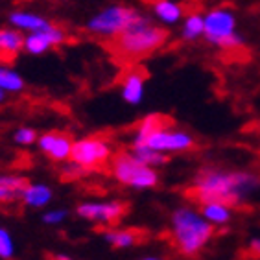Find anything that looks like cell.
<instances>
[{"mask_svg": "<svg viewBox=\"0 0 260 260\" xmlns=\"http://www.w3.org/2000/svg\"><path fill=\"white\" fill-rule=\"evenodd\" d=\"M133 155L148 166L165 165L166 160H168V157L162 155V151L153 150V148H150L148 144H137V142H133Z\"/></svg>", "mask_w": 260, "mask_h": 260, "instance_id": "obj_19", "label": "cell"}, {"mask_svg": "<svg viewBox=\"0 0 260 260\" xmlns=\"http://www.w3.org/2000/svg\"><path fill=\"white\" fill-rule=\"evenodd\" d=\"M65 216H67L65 210H52V212H46V214L43 216V221H45V223H57V221H61Z\"/></svg>", "mask_w": 260, "mask_h": 260, "instance_id": "obj_26", "label": "cell"}, {"mask_svg": "<svg viewBox=\"0 0 260 260\" xmlns=\"http://www.w3.org/2000/svg\"><path fill=\"white\" fill-rule=\"evenodd\" d=\"M203 30H205V22H203L201 15L198 11H192L185 24V39H196L198 35L203 34Z\"/></svg>", "mask_w": 260, "mask_h": 260, "instance_id": "obj_22", "label": "cell"}, {"mask_svg": "<svg viewBox=\"0 0 260 260\" xmlns=\"http://www.w3.org/2000/svg\"><path fill=\"white\" fill-rule=\"evenodd\" d=\"M15 140L19 144H34L35 140H37V133L34 129H30V127H22V129H19L15 133Z\"/></svg>", "mask_w": 260, "mask_h": 260, "instance_id": "obj_25", "label": "cell"}, {"mask_svg": "<svg viewBox=\"0 0 260 260\" xmlns=\"http://www.w3.org/2000/svg\"><path fill=\"white\" fill-rule=\"evenodd\" d=\"M70 159L72 162L80 165L81 168H85L87 172L102 170L111 160V146L102 137L81 139L72 144Z\"/></svg>", "mask_w": 260, "mask_h": 260, "instance_id": "obj_6", "label": "cell"}, {"mask_svg": "<svg viewBox=\"0 0 260 260\" xmlns=\"http://www.w3.org/2000/svg\"><path fill=\"white\" fill-rule=\"evenodd\" d=\"M24 37L19 31L0 30V63H11L24 48Z\"/></svg>", "mask_w": 260, "mask_h": 260, "instance_id": "obj_13", "label": "cell"}, {"mask_svg": "<svg viewBox=\"0 0 260 260\" xmlns=\"http://www.w3.org/2000/svg\"><path fill=\"white\" fill-rule=\"evenodd\" d=\"M76 212L89 221H96L102 225H116L129 212V205L125 201H107V203H81Z\"/></svg>", "mask_w": 260, "mask_h": 260, "instance_id": "obj_7", "label": "cell"}, {"mask_svg": "<svg viewBox=\"0 0 260 260\" xmlns=\"http://www.w3.org/2000/svg\"><path fill=\"white\" fill-rule=\"evenodd\" d=\"M170 37V31L151 24L148 17L140 15L124 31L113 39L104 41L105 48L113 55V59L120 65H131L140 59H146L155 50H159Z\"/></svg>", "mask_w": 260, "mask_h": 260, "instance_id": "obj_2", "label": "cell"}, {"mask_svg": "<svg viewBox=\"0 0 260 260\" xmlns=\"http://www.w3.org/2000/svg\"><path fill=\"white\" fill-rule=\"evenodd\" d=\"M146 4L153 8L157 15L162 20H168V22H174L183 15V8L179 4H175L172 0H144Z\"/></svg>", "mask_w": 260, "mask_h": 260, "instance_id": "obj_18", "label": "cell"}, {"mask_svg": "<svg viewBox=\"0 0 260 260\" xmlns=\"http://www.w3.org/2000/svg\"><path fill=\"white\" fill-rule=\"evenodd\" d=\"M11 22L20 26V28L34 30V31L45 30L46 26L50 24V22H46L45 19H41V17H37V15H30V13H13V15H11Z\"/></svg>", "mask_w": 260, "mask_h": 260, "instance_id": "obj_21", "label": "cell"}, {"mask_svg": "<svg viewBox=\"0 0 260 260\" xmlns=\"http://www.w3.org/2000/svg\"><path fill=\"white\" fill-rule=\"evenodd\" d=\"M67 39V31L57 24H48L45 30L35 31L24 41V48L31 54H41L48 50L52 45H61Z\"/></svg>", "mask_w": 260, "mask_h": 260, "instance_id": "obj_12", "label": "cell"}, {"mask_svg": "<svg viewBox=\"0 0 260 260\" xmlns=\"http://www.w3.org/2000/svg\"><path fill=\"white\" fill-rule=\"evenodd\" d=\"M247 255L251 258H260V238L251 240V244L247 245Z\"/></svg>", "mask_w": 260, "mask_h": 260, "instance_id": "obj_27", "label": "cell"}, {"mask_svg": "<svg viewBox=\"0 0 260 260\" xmlns=\"http://www.w3.org/2000/svg\"><path fill=\"white\" fill-rule=\"evenodd\" d=\"M137 144H148L157 151H186L194 148V139L183 131H172V127L153 131L144 139V142Z\"/></svg>", "mask_w": 260, "mask_h": 260, "instance_id": "obj_8", "label": "cell"}, {"mask_svg": "<svg viewBox=\"0 0 260 260\" xmlns=\"http://www.w3.org/2000/svg\"><path fill=\"white\" fill-rule=\"evenodd\" d=\"M30 185V181L26 177H19V175H2L0 177V205L6 203H13V201L20 200L22 190Z\"/></svg>", "mask_w": 260, "mask_h": 260, "instance_id": "obj_14", "label": "cell"}, {"mask_svg": "<svg viewBox=\"0 0 260 260\" xmlns=\"http://www.w3.org/2000/svg\"><path fill=\"white\" fill-rule=\"evenodd\" d=\"M139 17L140 13L137 10H133V8H127V6H113V8H107L105 11H102L100 15H96L89 22L87 28H89V31L92 35H98L104 41H107V39H113L120 31H124Z\"/></svg>", "mask_w": 260, "mask_h": 260, "instance_id": "obj_5", "label": "cell"}, {"mask_svg": "<svg viewBox=\"0 0 260 260\" xmlns=\"http://www.w3.org/2000/svg\"><path fill=\"white\" fill-rule=\"evenodd\" d=\"M144 260H160V258H144Z\"/></svg>", "mask_w": 260, "mask_h": 260, "instance_id": "obj_29", "label": "cell"}, {"mask_svg": "<svg viewBox=\"0 0 260 260\" xmlns=\"http://www.w3.org/2000/svg\"><path fill=\"white\" fill-rule=\"evenodd\" d=\"M0 256L2 258H11L13 256V242H11L8 231L0 229Z\"/></svg>", "mask_w": 260, "mask_h": 260, "instance_id": "obj_24", "label": "cell"}, {"mask_svg": "<svg viewBox=\"0 0 260 260\" xmlns=\"http://www.w3.org/2000/svg\"><path fill=\"white\" fill-rule=\"evenodd\" d=\"M22 87H24V83H22V80H20L19 74L11 72V70L0 69V89L20 90Z\"/></svg>", "mask_w": 260, "mask_h": 260, "instance_id": "obj_23", "label": "cell"}, {"mask_svg": "<svg viewBox=\"0 0 260 260\" xmlns=\"http://www.w3.org/2000/svg\"><path fill=\"white\" fill-rule=\"evenodd\" d=\"M50 260H72V258H70V256H67V255H52Z\"/></svg>", "mask_w": 260, "mask_h": 260, "instance_id": "obj_28", "label": "cell"}, {"mask_svg": "<svg viewBox=\"0 0 260 260\" xmlns=\"http://www.w3.org/2000/svg\"><path fill=\"white\" fill-rule=\"evenodd\" d=\"M260 186L258 177L245 172H223L218 168H201L196 174L186 196L196 203H223L238 207Z\"/></svg>", "mask_w": 260, "mask_h": 260, "instance_id": "obj_1", "label": "cell"}, {"mask_svg": "<svg viewBox=\"0 0 260 260\" xmlns=\"http://www.w3.org/2000/svg\"><path fill=\"white\" fill-rule=\"evenodd\" d=\"M72 137L65 131H48L39 137V148L52 160H65L72 151Z\"/></svg>", "mask_w": 260, "mask_h": 260, "instance_id": "obj_11", "label": "cell"}, {"mask_svg": "<svg viewBox=\"0 0 260 260\" xmlns=\"http://www.w3.org/2000/svg\"><path fill=\"white\" fill-rule=\"evenodd\" d=\"M146 76H148V72L142 67L135 65V63L124 65V70L118 76V83L122 85V96H124L125 102L139 104L140 98H142Z\"/></svg>", "mask_w": 260, "mask_h": 260, "instance_id": "obj_9", "label": "cell"}, {"mask_svg": "<svg viewBox=\"0 0 260 260\" xmlns=\"http://www.w3.org/2000/svg\"><path fill=\"white\" fill-rule=\"evenodd\" d=\"M203 31H205L207 39L220 45L221 41L227 39L235 31V15L223 8L210 11L205 19V30Z\"/></svg>", "mask_w": 260, "mask_h": 260, "instance_id": "obj_10", "label": "cell"}, {"mask_svg": "<svg viewBox=\"0 0 260 260\" xmlns=\"http://www.w3.org/2000/svg\"><path fill=\"white\" fill-rule=\"evenodd\" d=\"M105 240L109 242L113 247H131V245L140 244L144 240V233H139V231H115L109 229L105 231Z\"/></svg>", "mask_w": 260, "mask_h": 260, "instance_id": "obj_16", "label": "cell"}, {"mask_svg": "<svg viewBox=\"0 0 260 260\" xmlns=\"http://www.w3.org/2000/svg\"><path fill=\"white\" fill-rule=\"evenodd\" d=\"M52 198V190L46 185H28L22 190V196L20 200L24 205L30 207H43L46 205Z\"/></svg>", "mask_w": 260, "mask_h": 260, "instance_id": "obj_17", "label": "cell"}, {"mask_svg": "<svg viewBox=\"0 0 260 260\" xmlns=\"http://www.w3.org/2000/svg\"><path fill=\"white\" fill-rule=\"evenodd\" d=\"M174 125V120L170 116L166 115H159V113H153V115H148L146 118L137 124V133H135V140L133 142H144V139L148 135H151L153 131L159 129H166V127H172Z\"/></svg>", "mask_w": 260, "mask_h": 260, "instance_id": "obj_15", "label": "cell"}, {"mask_svg": "<svg viewBox=\"0 0 260 260\" xmlns=\"http://www.w3.org/2000/svg\"><path fill=\"white\" fill-rule=\"evenodd\" d=\"M109 165L115 179L122 185L135 186V188H151L159 183L155 170L139 160L133 153L118 151L116 155H111Z\"/></svg>", "mask_w": 260, "mask_h": 260, "instance_id": "obj_4", "label": "cell"}, {"mask_svg": "<svg viewBox=\"0 0 260 260\" xmlns=\"http://www.w3.org/2000/svg\"><path fill=\"white\" fill-rule=\"evenodd\" d=\"M201 216L214 223H227L231 220V207L223 205V203H203Z\"/></svg>", "mask_w": 260, "mask_h": 260, "instance_id": "obj_20", "label": "cell"}, {"mask_svg": "<svg viewBox=\"0 0 260 260\" xmlns=\"http://www.w3.org/2000/svg\"><path fill=\"white\" fill-rule=\"evenodd\" d=\"M214 235L209 220L194 210L181 207L172 214V236L174 244L183 256H196Z\"/></svg>", "mask_w": 260, "mask_h": 260, "instance_id": "obj_3", "label": "cell"}]
</instances>
